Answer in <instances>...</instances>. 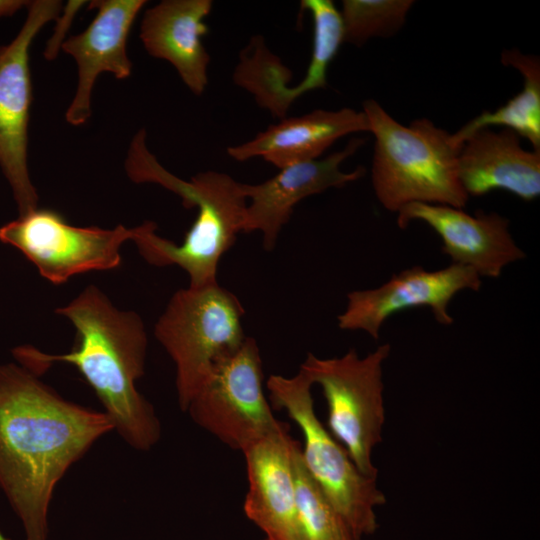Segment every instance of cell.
I'll return each instance as SVG.
<instances>
[{
  "instance_id": "1",
  "label": "cell",
  "mask_w": 540,
  "mask_h": 540,
  "mask_svg": "<svg viewBox=\"0 0 540 540\" xmlns=\"http://www.w3.org/2000/svg\"><path fill=\"white\" fill-rule=\"evenodd\" d=\"M112 430L104 411L64 399L19 364L0 365V489L26 540H47L56 485Z\"/></svg>"
},
{
  "instance_id": "2",
  "label": "cell",
  "mask_w": 540,
  "mask_h": 540,
  "mask_svg": "<svg viewBox=\"0 0 540 540\" xmlns=\"http://www.w3.org/2000/svg\"><path fill=\"white\" fill-rule=\"evenodd\" d=\"M56 313L75 327L76 346L60 355L19 346L12 350L18 364L37 376L56 362L74 365L121 438L136 450H150L160 439L161 425L153 406L136 387L144 374L148 344L141 317L116 308L94 285L57 308Z\"/></svg>"
},
{
  "instance_id": "3",
  "label": "cell",
  "mask_w": 540,
  "mask_h": 540,
  "mask_svg": "<svg viewBox=\"0 0 540 540\" xmlns=\"http://www.w3.org/2000/svg\"><path fill=\"white\" fill-rule=\"evenodd\" d=\"M124 168L131 181L158 184L177 194L184 207L198 210L181 244L157 235L152 221L134 227L132 241L140 255L156 266L177 265L184 269L189 287L217 283L218 263L242 232L247 204L244 183L218 171L199 172L190 181L177 177L147 148L144 129L132 138Z\"/></svg>"
},
{
  "instance_id": "4",
  "label": "cell",
  "mask_w": 540,
  "mask_h": 540,
  "mask_svg": "<svg viewBox=\"0 0 540 540\" xmlns=\"http://www.w3.org/2000/svg\"><path fill=\"white\" fill-rule=\"evenodd\" d=\"M362 111L375 139L373 189L384 208L397 213L412 203L466 206L469 196L457 169L461 147L452 134L427 118L405 126L372 99Z\"/></svg>"
},
{
  "instance_id": "5",
  "label": "cell",
  "mask_w": 540,
  "mask_h": 540,
  "mask_svg": "<svg viewBox=\"0 0 540 540\" xmlns=\"http://www.w3.org/2000/svg\"><path fill=\"white\" fill-rule=\"evenodd\" d=\"M243 315L239 299L218 282L180 289L169 300L154 335L175 364L182 411L207 381L215 362L246 339Z\"/></svg>"
},
{
  "instance_id": "6",
  "label": "cell",
  "mask_w": 540,
  "mask_h": 540,
  "mask_svg": "<svg viewBox=\"0 0 540 540\" xmlns=\"http://www.w3.org/2000/svg\"><path fill=\"white\" fill-rule=\"evenodd\" d=\"M312 382L299 369L292 377L271 375L266 388L272 408L285 410L303 435V463L330 503L360 540L376 527L375 508L385 503L376 478L362 474L345 448L318 419Z\"/></svg>"
},
{
  "instance_id": "7",
  "label": "cell",
  "mask_w": 540,
  "mask_h": 540,
  "mask_svg": "<svg viewBox=\"0 0 540 540\" xmlns=\"http://www.w3.org/2000/svg\"><path fill=\"white\" fill-rule=\"evenodd\" d=\"M382 344L359 357L350 349L341 357L319 358L309 353L301 364L312 384L321 387L328 407V427L358 470L377 479L373 448L382 440L385 421L382 365L390 353Z\"/></svg>"
},
{
  "instance_id": "8",
  "label": "cell",
  "mask_w": 540,
  "mask_h": 540,
  "mask_svg": "<svg viewBox=\"0 0 540 540\" xmlns=\"http://www.w3.org/2000/svg\"><path fill=\"white\" fill-rule=\"evenodd\" d=\"M185 412L199 427L241 452L289 428L274 416L265 396L259 347L250 337L215 362L209 378Z\"/></svg>"
},
{
  "instance_id": "9",
  "label": "cell",
  "mask_w": 540,
  "mask_h": 540,
  "mask_svg": "<svg viewBox=\"0 0 540 540\" xmlns=\"http://www.w3.org/2000/svg\"><path fill=\"white\" fill-rule=\"evenodd\" d=\"M27 16L15 38L0 46V168L19 216L37 209L38 194L28 169V126L32 102L29 52L40 30L63 9L58 0L28 1Z\"/></svg>"
},
{
  "instance_id": "10",
  "label": "cell",
  "mask_w": 540,
  "mask_h": 540,
  "mask_svg": "<svg viewBox=\"0 0 540 540\" xmlns=\"http://www.w3.org/2000/svg\"><path fill=\"white\" fill-rule=\"evenodd\" d=\"M133 234V228L123 225L73 226L56 211L38 208L0 227V241L20 250L54 284L80 273L117 268L121 246Z\"/></svg>"
},
{
  "instance_id": "11",
  "label": "cell",
  "mask_w": 540,
  "mask_h": 540,
  "mask_svg": "<svg viewBox=\"0 0 540 540\" xmlns=\"http://www.w3.org/2000/svg\"><path fill=\"white\" fill-rule=\"evenodd\" d=\"M481 284V277L464 265L451 263L435 271L414 266L394 274L377 288L348 293L346 309L337 317L338 327L362 330L378 339L390 316L416 307H428L438 323L451 325L448 307L452 298L465 289L478 291Z\"/></svg>"
},
{
  "instance_id": "12",
  "label": "cell",
  "mask_w": 540,
  "mask_h": 540,
  "mask_svg": "<svg viewBox=\"0 0 540 540\" xmlns=\"http://www.w3.org/2000/svg\"><path fill=\"white\" fill-rule=\"evenodd\" d=\"M363 143L364 139L354 138L343 150L325 158L287 166L259 184H244L249 203L244 212L242 232H261L264 249L273 250L282 227L301 200L330 188L344 187L363 177L365 169L362 166L351 172L340 168Z\"/></svg>"
},
{
  "instance_id": "13",
  "label": "cell",
  "mask_w": 540,
  "mask_h": 540,
  "mask_svg": "<svg viewBox=\"0 0 540 540\" xmlns=\"http://www.w3.org/2000/svg\"><path fill=\"white\" fill-rule=\"evenodd\" d=\"M397 214L402 229L414 220L430 226L452 263L467 266L480 277L498 278L505 266L526 256L509 232V221L495 212L471 215L451 206L412 203Z\"/></svg>"
},
{
  "instance_id": "14",
  "label": "cell",
  "mask_w": 540,
  "mask_h": 540,
  "mask_svg": "<svg viewBox=\"0 0 540 540\" xmlns=\"http://www.w3.org/2000/svg\"><path fill=\"white\" fill-rule=\"evenodd\" d=\"M146 3L145 0H93L88 4V9L97 10L92 22L62 44L61 48L74 58L78 69L76 91L65 113L70 125H83L90 118L92 91L101 73L110 72L117 79L131 75L127 39Z\"/></svg>"
},
{
  "instance_id": "15",
  "label": "cell",
  "mask_w": 540,
  "mask_h": 540,
  "mask_svg": "<svg viewBox=\"0 0 540 540\" xmlns=\"http://www.w3.org/2000/svg\"><path fill=\"white\" fill-rule=\"evenodd\" d=\"M289 430L269 435L242 451L249 485L244 512L266 540H306L296 503L294 454L299 442Z\"/></svg>"
},
{
  "instance_id": "16",
  "label": "cell",
  "mask_w": 540,
  "mask_h": 540,
  "mask_svg": "<svg viewBox=\"0 0 540 540\" xmlns=\"http://www.w3.org/2000/svg\"><path fill=\"white\" fill-rule=\"evenodd\" d=\"M509 129L484 128L470 135L457 158L459 181L468 196L508 191L524 201L540 194V150H525Z\"/></svg>"
},
{
  "instance_id": "17",
  "label": "cell",
  "mask_w": 540,
  "mask_h": 540,
  "mask_svg": "<svg viewBox=\"0 0 540 540\" xmlns=\"http://www.w3.org/2000/svg\"><path fill=\"white\" fill-rule=\"evenodd\" d=\"M210 0H163L145 11L139 37L151 56L169 62L188 89L201 95L208 85L210 56L202 37Z\"/></svg>"
},
{
  "instance_id": "18",
  "label": "cell",
  "mask_w": 540,
  "mask_h": 540,
  "mask_svg": "<svg viewBox=\"0 0 540 540\" xmlns=\"http://www.w3.org/2000/svg\"><path fill=\"white\" fill-rule=\"evenodd\" d=\"M357 132H369L363 111L317 109L304 115L282 118L253 139L228 147L227 154L236 161L261 157L282 169L319 159L339 138Z\"/></svg>"
},
{
  "instance_id": "19",
  "label": "cell",
  "mask_w": 540,
  "mask_h": 540,
  "mask_svg": "<svg viewBox=\"0 0 540 540\" xmlns=\"http://www.w3.org/2000/svg\"><path fill=\"white\" fill-rule=\"evenodd\" d=\"M505 66L517 69L524 78L521 92L495 111H485L452 134L459 147L473 133L490 126H503L529 140L533 150H540V61L533 55L518 50L501 54Z\"/></svg>"
},
{
  "instance_id": "20",
  "label": "cell",
  "mask_w": 540,
  "mask_h": 540,
  "mask_svg": "<svg viewBox=\"0 0 540 540\" xmlns=\"http://www.w3.org/2000/svg\"><path fill=\"white\" fill-rule=\"evenodd\" d=\"M291 70L271 52L261 35L253 36L240 52L233 73L234 83L254 96L257 104L273 117L285 118L292 105L289 98Z\"/></svg>"
},
{
  "instance_id": "21",
  "label": "cell",
  "mask_w": 540,
  "mask_h": 540,
  "mask_svg": "<svg viewBox=\"0 0 540 540\" xmlns=\"http://www.w3.org/2000/svg\"><path fill=\"white\" fill-rule=\"evenodd\" d=\"M301 10L313 20V46L303 79L290 88L293 103L302 95L327 86V71L344 43L340 11L331 0H302Z\"/></svg>"
},
{
  "instance_id": "22",
  "label": "cell",
  "mask_w": 540,
  "mask_h": 540,
  "mask_svg": "<svg viewBox=\"0 0 540 540\" xmlns=\"http://www.w3.org/2000/svg\"><path fill=\"white\" fill-rule=\"evenodd\" d=\"M296 503L306 540H359L308 473L298 443L294 454Z\"/></svg>"
},
{
  "instance_id": "23",
  "label": "cell",
  "mask_w": 540,
  "mask_h": 540,
  "mask_svg": "<svg viewBox=\"0 0 540 540\" xmlns=\"http://www.w3.org/2000/svg\"><path fill=\"white\" fill-rule=\"evenodd\" d=\"M412 0H344L340 16L344 42L361 46L374 37H387L404 24Z\"/></svg>"
},
{
  "instance_id": "24",
  "label": "cell",
  "mask_w": 540,
  "mask_h": 540,
  "mask_svg": "<svg viewBox=\"0 0 540 540\" xmlns=\"http://www.w3.org/2000/svg\"><path fill=\"white\" fill-rule=\"evenodd\" d=\"M85 3V1L73 0L69 1L63 7L61 13L55 19L56 26L54 32L48 40L43 53L47 60H54L56 58L59 49L62 47V44L66 40L65 35L68 32L75 15L78 13L79 9L84 6Z\"/></svg>"
},
{
  "instance_id": "25",
  "label": "cell",
  "mask_w": 540,
  "mask_h": 540,
  "mask_svg": "<svg viewBox=\"0 0 540 540\" xmlns=\"http://www.w3.org/2000/svg\"><path fill=\"white\" fill-rule=\"evenodd\" d=\"M27 4L28 1L23 0H0V17L11 16Z\"/></svg>"
},
{
  "instance_id": "26",
  "label": "cell",
  "mask_w": 540,
  "mask_h": 540,
  "mask_svg": "<svg viewBox=\"0 0 540 540\" xmlns=\"http://www.w3.org/2000/svg\"><path fill=\"white\" fill-rule=\"evenodd\" d=\"M0 540H9V539L6 538V537L0 532Z\"/></svg>"
}]
</instances>
